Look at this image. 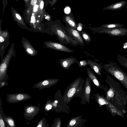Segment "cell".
<instances>
[{
    "label": "cell",
    "instance_id": "6da1fadb",
    "mask_svg": "<svg viewBox=\"0 0 127 127\" xmlns=\"http://www.w3.org/2000/svg\"><path fill=\"white\" fill-rule=\"evenodd\" d=\"M85 82L84 80L81 77H79L69 84L63 95V102L67 104L74 97H81Z\"/></svg>",
    "mask_w": 127,
    "mask_h": 127
},
{
    "label": "cell",
    "instance_id": "7a4b0ae2",
    "mask_svg": "<svg viewBox=\"0 0 127 127\" xmlns=\"http://www.w3.org/2000/svg\"><path fill=\"white\" fill-rule=\"evenodd\" d=\"M103 67L108 73L118 79L127 89V73L124 71L113 61H108Z\"/></svg>",
    "mask_w": 127,
    "mask_h": 127
},
{
    "label": "cell",
    "instance_id": "3957f363",
    "mask_svg": "<svg viewBox=\"0 0 127 127\" xmlns=\"http://www.w3.org/2000/svg\"><path fill=\"white\" fill-rule=\"evenodd\" d=\"M16 54L14 49V44L12 43L8 52L3 59L0 66V81L3 80L5 78H7V71L8 66L10 60L12 57H15Z\"/></svg>",
    "mask_w": 127,
    "mask_h": 127
},
{
    "label": "cell",
    "instance_id": "277c9868",
    "mask_svg": "<svg viewBox=\"0 0 127 127\" xmlns=\"http://www.w3.org/2000/svg\"><path fill=\"white\" fill-rule=\"evenodd\" d=\"M51 33H54L58 37L59 41L63 44H70L76 46L80 44L70 36L67 34L64 29L59 26L53 27L51 29Z\"/></svg>",
    "mask_w": 127,
    "mask_h": 127
},
{
    "label": "cell",
    "instance_id": "5b68a950",
    "mask_svg": "<svg viewBox=\"0 0 127 127\" xmlns=\"http://www.w3.org/2000/svg\"><path fill=\"white\" fill-rule=\"evenodd\" d=\"M91 29L98 33H106L110 36H123L127 35V28H125L107 29L100 27Z\"/></svg>",
    "mask_w": 127,
    "mask_h": 127
},
{
    "label": "cell",
    "instance_id": "8992f818",
    "mask_svg": "<svg viewBox=\"0 0 127 127\" xmlns=\"http://www.w3.org/2000/svg\"><path fill=\"white\" fill-rule=\"evenodd\" d=\"M10 35L9 31L7 30L2 31L1 26L0 29V49L1 61L3 60V55L5 49L9 44Z\"/></svg>",
    "mask_w": 127,
    "mask_h": 127
},
{
    "label": "cell",
    "instance_id": "52a82bcc",
    "mask_svg": "<svg viewBox=\"0 0 127 127\" xmlns=\"http://www.w3.org/2000/svg\"><path fill=\"white\" fill-rule=\"evenodd\" d=\"M90 78H87L85 81L82 95L80 97L82 99L81 104H85L86 102L89 104L91 90V82Z\"/></svg>",
    "mask_w": 127,
    "mask_h": 127
},
{
    "label": "cell",
    "instance_id": "ba28073f",
    "mask_svg": "<svg viewBox=\"0 0 127 127\" xmlns=\"http://www.w3.org/2000/svg\"><path fill=\"white\" fill-rule=\"evenodd\" d=\"M31 98L32 97L30 95L25 93L8 94L7 95V101L10 103H14L24 101Z\"/></svg>",
    "mask_w": 127,
    "mask_h": 127
},
{
    "label": "cell",
    "instance_id": "9c48e42d",
    "mask_svg": "<svg viewBox=\"0 0 127 127\" xmlns=\"http://www.w3.org/2000/svg\"><path fill=\"white\" fill-rule=\"evenodd\" d=\"M43 43L45 47L47 48L68 53L73 52L72 50L57 42L48 41H44Z\"/></svg>",
    "mask_w": 127,
    "mask_h": 127
},
{
    "label": "cell",
    "instance_id": "30bf717a",
    "mask_svg": "<svg viewBox=\"0 0 127 127\" xmlns=\"http://www.w3.org/2000/svg\"><path fill=\"white\" fill-rule=\"evenodd\" d=\"M21 42L23 47L28 55L32 56H34L37 55V51L26 38L22 37L21 39Z\"/></svg>",
    "mask_w": 127,
    "mask_h": 127
},
{
    "label": "cell",
    "instance_id": "8fae6325",
    "mask_svg": "<svg viewBox=\"0 0 127 127\" xmlns=\"http://www.w3.org/2000/svg\"><path fill=\"white\" fill-rule=\"evenodd\" d=\"M59 79H47L37 82L33 86V88H38L40 90L51 87L56 84Z\"/></svg>",
    "mask_w": 127,
    "mask_h": 127
},
{
    "label": "cell",
    "instance_id": "7c38bea8",
    "mask_svg": "<svg viewBox=\"0 0 127 127\" xmlns=\"http://www.w3.org/2000/svg\"><path fill=\"white\" fill-rule=\"evenodd\" d=\"M64 30L67 34L78 42L80 45L83 46H85L82 38L77 30L71 27L66 28Z\"/></svg>",
    "mask_w": 127,
    "mask_h": 127
},
{
    "label": "cell",
    "instance_id": "4fadbf2b",
    "mask_svg": "<svg viewBox=\"0 0 127 127\" xmlns=\"http://www.w3.org/2000/svg\"><path fill=\"white\" fill-rule=\"evenodd\" d=\"M40 108L34 106H30L25 107L24 109V116L25 118L28 120L32 119L38 113Z\"/></svg>",
    "mask_w": 127,
    "mask_h": 127
},
{
    "label": "cell",
    "instance_id": "5bb4252c",
    "mask_svg": "<svg viewBox=\"0 0 127 127\" xmlns=\"http://www.w3.org/2000/svg\"><path fill=\"white\" fill-rule=\"evenodd\" d=\"M12 13L14 20L19 27L23 29L32 31L31 29L27 26L22 17L19 14L14 10H12Z\"/></svg>",
    "mask_w": 127,
    "mask_h": 127
},
{
    "label": "cell",
    "instance_id": "9a60e30c",
    "mask_svg": "<svg viewBox=\"0 0 127 127\" xmlns=\"http://www.w3.org/2000/svg\"><path fill=\"white\" fill-rule=\"evenodd\" d=\"M59 62L61 66L65 69H68L70 65L76 62L78 64L79 63L75 58L72 56L65 59H60Z\"/></svg>",
    "mask_w": 127,
    "mask_h": 127
},
{
    "label": "cell",
    "instance_id": "2e32d148",
    "mask_svg": "<svg viewBox=\"0 0 127 127\" xmlns=\"http://www.w3.org/2000/svg\"><path fill=\"white\" fill-rule=\"evenodd\" d=\"M88 64L91 68L97 74L101 77V70L103 67L100 64L93 61L90 60H87Z\"/></svg>",
    "mask_w": 127,
    "mask_h": 127
},
{
    "label": "cell",
    "instance_id": "e0dca14e",
    "mask_svg": "<svg viewBox=\"0 0 127 127\" xmlns=\"http://www.w3.org/2000/svg\"><path fill=\"white\" fill-rule=\"evenodd\" d=\"M126 4V2L124 0L121 1L108 5L103 9V10L111 11L118 10L122 9Z\"/></svg>",
    "mask_w": 127,
    "mask_h": 127
},
{
    "label": "cell",
    "instance_id": "ac0fdd59",
    "mask_svg": "<svg viewBox=\"0 0 127 127\" xmlns=\"http://www.w3.org/2000/svg\"><path fill=\"white\" fill-rule=\"evenodd\" d=\"M86 70L88 77L90 78L91 81L98 88L100 89H102L103 87L101 85L100 82L93 72L90 68H87Z\"/></svg>",
    "mask_w": 127,
    "mask_h": 127
},
{
    "label": "cell",
    "instance_id": "d6986e66",
    "mask_svg": "<svg viewBox=\"0 0 127 127\" xmlns=\"http://www.w3.org/2000/svg\"><path fill=\"white\" fill-rule=\"evenodd\" d=\"M94 95L96 102L100 107L103 105L107 104L109 103L106 99L97 93L96 94H94Z\"/></svg>",
    "mask_w": 127,
    "mask_h": 127
},
{
    "label": "cell",
    "instance_id": "ffe728a7",
    "mask_svg": "<svg viewBox=\"0 0 127 127\" xmlns=\"http://www.w3.org/2000/svg\"><path fill=\"white\" fill-rule=\"evenodd\" d=\"M81 116H78L71 119L66 126L68 127H78L81 121Z\"/></svg>",
    "mask_w": 127,
    "mask_h": 127
},
{
    "label": "cell",
    "instance_id": "44dd1931",
    "mask_svg": "<svg viewBox=\"0 0 127 127\" xmlns=\"http://www.w3.org/2000/svg\"><path fill=\"white\" fill-rule=\"evenodd\" d=\"M117 56L118 63L125 68H127V58L118 53L117 54Z\"/></svg>",
    "mask_w": 127,
    "mask_h": 127
},
{
    "label": "cell",
    "instance_id": "7402d4cb",
    "mask_svg": "<svg viewBox=\"0 0 127 127\" xmlns=\"http://www.w3.org/2000/svg\"><path fill=\"white\" fill-rule=\"evenodd\" d=\"M65 21L70 27L76 30L77 26L74 20L70 16H67L65 18Z\"/></svg>",
    "mask_w": 127,
    "mask_h": 127
},
{
    "label": "cell",
    "instance_id": "603a6c76",
    "mask_svg": "<svg viewBox=\"0 0 127 127\" xmlns=\"http://www.w3.org/2000/svg\"><path fill=\"white\" fill-rule=\"evenodd\" d=\"M124 25L119 23H113L104 24L102 25L100 27L105 29H112L122 28Z\"/></svg>",
    "mask_w": 127,
    "mask_h": 127
},
{
    "label": "cell",
    "instance_id": "cb8c5ba5",
    "mask_svg": "<svg viewBox=\"0 0 127 127\" xmlns=\"http://www.w3.org/2000/svg\"><path fill=\"white\" fill-rule=\"evenodd\" d=\"M4 120L9 127H15L14 121L12 118L8 116L5 117Z\"/></svg>",
    "mask_w": 127,
    "mask_h": 127
},
{
    "label": "cell",
    "instance_id": "d4e9b609",
    "mask_svg": "<svg viewBox=\"0 0 127 127\" xmlns=\"http://www.w3.org/2000/svg\"><path fill=\"white\" fill-rule=\"evenodd\" d=\"M81 34L85 42L89 45L91 41V37L90 35L87 33L83 31L81 32Z\"/></svg>",
    "mask_w": 127,
    "mask_h": 127
},
{
    "label": "cell",
    "instance_id": "484cf974",
    "mask_svg": "<svg viewBox=\"0 0 127 127\" xmlns=\"http://www.w3.org/2000/svg\"><path fill=\"white\" fill-rule=\"evenodd\" d=\"M114 90L112 88H110L108 91L106 96V99H109V98L112 97L114 95Z\"/></svg>",
    "mask_w": 127,
    "mask_h": 127
},
{
    "label": "cell",
    "instance_id": "4316f807",
    "mask_svg": "<svg viewBox=\"0 0 127 127\" xmlns=\"http://www.w3.org/2000/svg\"><path fill=\"white\" fill-rule=\"evenodd\" d=\"M88 64L87 61L85 60H82L78 64V66L80 67H82L86 66Z\"/></svg>",
    "mask_w": 127,
    "mask_h": 127
},
{
    "label": "cell",
    "instance_id": "83f0119b",
    "mask_svg": "<svg viewBox=\"0 0 127 127\" xmlns=\"http://www.w3.org/2000/svg\"><path fill=\"white\" fill-rule=\"evenodd\" d=\"M0 126L1 127H6L4 120L3 119L1 114H0Z\"/></svg>",
    "mask_w": 127,
    "mask_h": 127
},
{
    "label": "cell",
    "instance_id": "f1b7e54d",
    "mask_svg": "<svg viewBox=\"0 0 127 127\" xmlns=\"http://www.w3.org/2000/svg\"><path fill=\"white\" fill-rule=\"evenodd\" d=\"M41 119L38 123L37 127H44V123L46 122V120L45 121H44L45 119Z\"/></svg>",
    "mask_w": 127,
    "mask_h": 127
},
{
    "label": "cell",
    "instance_id": "f546056e",
    "mask_svg": "<svg viewBox=\"0 0 127 127\" xmlns=\"http://www.w3.org/2000/svg\"><path fill=\"white\" fill-rule=\"evenodd\" d=\"M83 28V25L81 23H78L77 27V30L79 31H81Z\"/></svg>",
    "mask_w": 127,
    "mask_h": 127
},
{
    "label": "cell",
    "instance_id": "4dcf8cb0",
    "mask_svg": "<svg viewBox=\"0 0 127 127\" xmlns=\"http://www.w3.org/2000/svg\"><path fill=\"white\" fill-rule=\"evenodd\" d=\"M70 8L68 6H67L64 9V12L66 14H68L70 13Z\"/></svg>",
    "mask_w": 127,
    "mask_h": 127
},
{
    "label": "cell",
    "instance_id": "1f68e13d",
    "mask_svg": "<svg viewBox=\"0 0 127 127\" xmlns=\"http://www.w3.org/2000/svg\"><path fill=\"white\" fill-rule=\"evenodd\" d=\"M44 6V2L42 0L40 1V10H42Z\"/></svg>",
    "mask_w": 127,
    "mask_h": 127
},
{
    "label": "cell",
    "instance_id": "d6a6232c",
    "mask_svg": "<svg viewBox=\"0 0 127 127\" xmlns=\"http://www.w3.org/2000/svg\"><path fill=\"white\" fill-rule=\"evenodd\" d=\"M37 0H31L30 1V5L32 6H34L36 4Z\"/></svg>",
    "mask_w": 127,
    "mask_h": 127
},
{
    "label": "cell",
    "instance_id": "836d02e7",
    "mask_svg": "<svg viewBox=\"0 0 127 127\" xmlns=\"http://www.w3.org/2000/svg\"><path fill=\"white\" fill-rule=\"evenodd\" d=\"M39 6L37 4H35L33 7V11L34 12H36Z\"/></svg>",
    "mask_w": 127,
    "mask_h": 127
},
{
    "label": "cell",
    "instance_id": "e575fe53",
    "mask_svg": "<svg viewBox=\"0 0 127 127\" xmlns=\"http://www.w3.org/2000/svg\"><path fill=\"white\" fill-rule=\"evenodd\" d=\"M61 124L60 119L58 120L56 123L55 127H60L61 126Z\"/></svg>",
    "mask_w": 127,
    "mask_h": 127
},
{
    "label": "cell",
    "instance_id": "d590c367",
    "mask_svg": "<svg viewBox=\"0 0 127 127\" xmlns=\"http://www.w3.org/2000/svg\"><path fill=\"white\" fill-rule=\"evenodd\" d=\"M52 107V105L51 104H48L46 106V109L48 110L51 109Z\"/></svg>",
    "mask_w": 127,
    "mask_h": 127
},
{
    "label": "cell",
    "instance_id": "8d00e7d4",
    "mask_svg": "<svg viewBox=\"0 0 127 127\" xmlns=\"http://www.w3.org/2000/svg\"><path fill=\"white\" fill-rule=\"evenodd\" d=\"M24 0L27 5H29L30 0Z\"/></svg>",
    "mask_w": 127,
    "mask_h": 127
},
{
    "label": "cell",
    "instance_id": "74e56055",
    "mask_svg": "<svg viewBox=\"0 0 127 127\" xmlns=\"http://www.w3.org/2000/svg\"><path fill=\"white\" fill-rule=\"evenodd\" d=\"M5 83L4 82H3L2 83V84L0 83L1 85H0V87H1L3 86L4 85Z\"/></svg>",
    "mask_w": 127,
    "mask_h": 127
},
{
    "label": "cell",
    "instance_id": "f35d334b",
    "mask_svg": "<svg viewBox=\"0 0 127 127\" xmlns=\"http://www.w3.org/2000/svg\"><path fill=\"white\" fill-rule=\"evenodd\" d=\"M56 0H53V2L55 3V2H56Z\"/></svg>",
    "mask_w": 127,
    "mask_h": 127
}]
</instances>
